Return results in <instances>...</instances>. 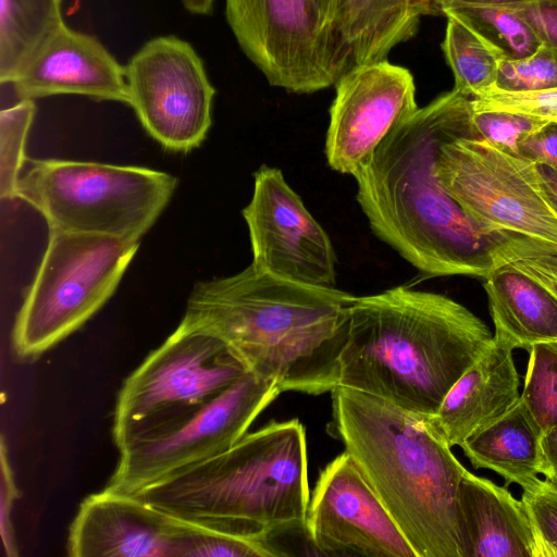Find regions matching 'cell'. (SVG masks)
<instances>
[{"label": "cell", "instance_id": "39", "mask_svg": "<svg viewBox=\"0 0 557 557\" xmlns=\"http://www.w3.org/2000/svg\"><path fill=\"white\" fill-rule=\"evenodd\" d=\"M186 11L196 15H210L214 0H182Z\"/></svg>", "mask_w": 557, "mask_h": 557}, {"label": "cell", "instance_id": "1", "mask_svg": "<svg viewBox=\"0 0 557 557\" xmlns=\"http://www.w3.org/2000/svg\"><path fill=\"white\" fill-rule=\"evenodd\" d=\"M472 113L471 97L442 94L395 127L352 174L372 232L429 276L485 278L506 264V234L476 225L437 174L443 145L480 136Z\"/></svg>", "mask_w": 557, "mask_h": 557}, {"label": "cell", "instance_id": "24", "mask_svg": "<svg viewBox=\"0 0 557 557\" xmlns=\"http://www.w3.org/2000/svg\"><path fill=\"white\" fill-rule=\"evenodd\" d=\"M63 23L62 0H0V83L10 84Z\"/></svg>", "mask_w": 557, "mask_h": 557}, {"label": "cell", "instance_id": "6", "mask_svg": "<svg viewBox=\"0 0 557 557\" xmlns=\"http://www.w3.org/2000/svg\"><path fill=\"white\" fill-rule=\"evenodd\" d=\"M26 161L17 198L35 208L54 231L140 240L177 186L175 176L141 166Z\"/></svg>", "mask_w": 557, "mask_h": 557}, {"label": "cell", "instance_id": "12", "mask_svg": "<svg viewBox=\"0 0 557 557\" xmlns=\"http://www.w3.org/2000/svg\"><path fill=\"white\" fill-rule=\"evenodd\" d=\"M128 102L165 149L187 152L206 138L215 89L194 47L176 36L145 42L125 65Z\"/></svg>", "mask_w": 557, "mask_h": 557}, {"label": "cell", "instance_id": "31", "mask_svg": "<svg viewBox=\"0 0 557 557\" xmlns=\"http://www.w3.org/2000/svg\"><path fill=\"white\" fill-rule=\"evenodd\" d=\"M521 500L532 522L539 557H557V485L540 479L522 490Z\"/></svg>", "mask_w": 557, "mask_h": 557}, {"label": "cell", "instance_id": "17", "mask_svg": "<svg viewBox=\"0 0 557 557\" xmlns=\"http://www.w3.org/2000/svg\"><path fill=\"white\" fill-rule=\"evenodd\" d=\"M71 557H174L175 518L134 494L86 496L67 536Z\"/></svg>", "mask_w": 557, "mask_h": 557}, {"label": "cell", "instance_id": "16", "mask_svg": "<svg viewBox=\"0 0 557 557\" xmlns=\"http://www.w3.org/2000/svg\"><path fill=\"white\" fill-rule=\"evenodd\" d=\"M18 99L81 95L128 102L125 66L94 36L58 27L10 83Z\"/></svg>", "mask_w": 557, "mask_h": 557}, {"label": "cell", "instance_id": "30", "mask_svg": "<svg viewBox=\"0 0 557 557\" xmlns=\"http://www.w3.org/2000/svg\"><path fill=\"white\" fill-rule=\"evenodd\" d=\"M472 121L482 138L512 156H520L521 144L550 123L548 120L500 110L473 112Z\"/></svg>", "mask_w": 557, "mask_h": 557}, {"label": "cell", "instance_id": "8", "mask_svg": "<svg viewBox=\"0 0 557 557\" xmlns=\"http://www.w3.org/2000/svg\"><path fill=\"white\" fill-rule=\"evenodd\" d=\"M246 372L221 338L181 322L125 379L113 416L116 447L182 422Z\"/></svg>", "mask_w": 557, "mask_h": 557}, {"label": "cell", "instance_id": "15", "mask_svg": "<svg viewBox=\"0 0 557 557\" xmlns=\"http://www.w3.org/2000/svg\"><path fill=\"white\" fill-rule=\"evenodd\" d=\"M334 87L325 156L334 171L352 175L419 109L414 78L383 60L352 67Z\"/></svg>", "mask_w": 557, "mask_h": 557}, {"label": "cell", "instance_id": "40", "mask_svg": "<svg viewBox=\"0 0 557 557\" xmlns=\"http://www.w3.org/2000/svg\"><path fill=\"white\" fill-rule=\"evenodd\" d=\"M318 2L320 4L322 12L324 13V16L326 18V23L329 26V16H330L331 7H332V0H318Z\"/></svg>", "mask_w": 557, "mask_h": 557}, {"label": "cell", "instance_id": "4", "mask_svg": "<svg viewBox=\"0 0 557 557\" xmlns=\"http://www.w3.org/2000/svg\"><path fill=\"white\" fill-rule=\"evenodd\" d=\"M327 432L341 441L417 557H467L458 491L466 468L429 417L337 385Z\"/></svg>", "mask_w": 557, "mask_h": 557}, {"label": "cell", "instance_id": "37", "mask_svg": "<svg viewBox=\"0 0 557 557\" xmlns=\"http://www.w3.org/2000/svg\"><path fill=\"white\" fill-rule=\"evenodd\" d=\"M542 466L544 479L557 476V428L543 432L541 440Z\"/></svg>", "mask_w": 557, "mask_h": 557}, {"label": "cell", "instance_id": "7", "mask_svg": "<svg viewBox=\"0 0 557 557\" xmlns=\"http://www.w3.org/2000/svg\"><path fill=\"white\" fill-rule=\"evenodd\" d=\"M138 247L134 239L49 230L13 326L16 354L36 357L83 326L114 294Z\"/></svg>", "mask_w": 557, "mask_h": 557}, {"label": "cell", "instance_id": "19", "mask_svg": "<svg viewBox=\"0 0 557 557\" xmlns=\"http://www.w3.org/2000/svg\"><path fill=\"white\" fill-rule=\"evenodd\" d=\"M428 15H440L436 0H332L329 28L350 71L386 60Z\"/></svg>", "mask_w": 557, "mask_h": 557}, {"label": "cell", "instance_id": "14", "mask_svg": "<svg viewBox=\"0 0 557 557\" xmlns=\"http://www.w3.org/2000/svg\"><path fill=\"white\" fill-rule=\"evenodd\" d=\"M305 531L324 556L417 557L345 450L320 471Z\"/></svg>", "mask_w": 557, "mask_h": 557}, {"label": "cell", "instance_id": "32", "mask_svg": "<svg viewBox=\"0 0 557 557\" xmlns=\"http://www.w3.org/2000/svg\"><path fill=\"white\" fill-rule=\"evenodd\" d=\"M473 112L500 110L554 122L557 117V88L531 91H505L492 88L471 98Z\"/></svg>", "mask_w": 557, "mask_h": 557}, {"label": "cell", "instance_id": "41", "mask_svg": "<svg viewBox=\"0 0 557 557\" xmlns=\"http://www.w3.org/2000/svg\"><path fill=\"white\" fill-rule=\"evenodd\" d=\"M549 481H552L553 483H555L557 485V476Z\"/></svg>", "mask_w": 557, "mask_h": 557}, {"label": "cell", "instance_id": "3", "mask_svg": "<svg viewBox=\"0 0 557 557\" xmlns=\"http://www.w3.org/2000/svg\"><path fill=\"white\" fill-rule=\"evenodd\" d=\"M493 336L472 311L442 294L397 286L355 297L338 385L430 417Z\"/></svg>", "mask_w": 557, "mask_h": 557}, {"label": "cell", "instance_id": "22", "mask_svg": "<svg viewBox=\"0 0 557 557\" xmlns=\"http://www.w3.org/2000/svg\"><path fill=\"white\" fill-rule=\"evenodd\" d=\"M540 429L519 400L504 414L475 431L459 446L475 469H488L522 490L540 479L542 466Z\"/></svg>", "mask_w": 557, "mask_h": 557}, {"label": "cell", "instance_id": "18", "mask_svg": "<svg viewBox=\"0 0 557 557\" xmlns=\"http://www.w3.org/2000/svg\"><path fill=\"white\" fill-rule=\"evenodd\" d=\"M515 347L494 335L488 348L471 364L429 417L434 429L453 448L493 422L520 398Z\"/></svg>", "mask_w": 557, "mask_h": 557}, {"label": "cell", "instance_id": "13", "mask_svg": "<svg viewBox=\"0 0 557 557\" xmlns=\"http://www.w3.org/2000/svg\"><path fill=\"white\" fill-rule=\"evenodd\" d=\"M253 178L252 197L243 209L251 263L286 281L334 287L336 256L331 239L282 171L262 165Z\"/></svg>", "mask_w": 557, "mask_h": 557}, {"label": "cell", "instance_id": "42", "mask_svg": "<svg viewBox=\"0 0 557 557\" xmlns=\"http://www.w3.org/2000/svg\"><path fill=\"white\" fill-rule=\"evenodd\" d=\"M554 122H556V123H557V117L554 120Z\"/></svg>", "mask_w": 557, "mask_h": 557}, {"label": "cell", "instance_id": "36", "mask_svg": "<svg viewBox=\"0 0 557 557\" xmlns=\"http://www.w3.org/2000/svg\"><path fill=\"white\" fill-rule=\"evenodd\" d=\"M520 156L557 171V123L550 122L520 146Z\"/></svg>", "mask_w": 557, "mask_h": 557}, {"label": "cell", "instance_id": "10", "mask_svg": "<svg viewBox=\"0 0 557 557\" xmlns=\"http://www.w3.org/2000/svg\"><path fill=\"white\" fill-rule=\"evenodd\" d=\"M226 21L268 83L312 94L347 73L318 0H225Z\"/></svg>", "mask_w": 557, "mask_h": 557}, {"label": "cell", "instance_id": "26", "mask_svg": "<svg viewBox=\"0 0 557 557\" xmlns=\"http://www.w3.org/2000/svg\"><path fill=\"white\" fill-rule=\"evenodd\" d=\"M175 518L174 557L281 556L269 541L236 535Z\"/></svg>", "mask_w": 557, "mask_h": 557}, {"label": "cell", "instance_id": "38", "mask_svg": "<svg viewBox=\"0 0 557 557\" xmlns=\"http://www.w3.org/2000/svg\"><path fill=\"white\" fill-rule=\"evenodd\" d=\"M535 166L541 186L557 210V171L542 163H535Z\"/></svg>", "mask_w": 557, "mask_h": 557}, {"label": "cell", "instance_id": "27", "mask_svg": "<svg viewBox=\"0 0 557 557\" xmlns=\"http://www.w3.org/2000/svg\"><path fill=\"white\" fill-rule=\"evenodd\" d=\"M520 398L542 432L557 428V342L533 345Z\"/></svg>", "mask_w": 557, "mask_h": 557}, {"label": "cell", "instance_id": "5", "mask_svg": "<svg viewBox=\"0 0 557 557\" xmlns=\"http://www.w3.org/2000/svg\"><path fill=\"white\" fill-rule=\"evenodd\" d=\"M182 520L262 539L305 529L310 491L306 431L271 421L225 451L134 494Z\"/></svg>", "mask_w": 557, "mask_h": 557}, {"label": "cell", "instance_id": "23", "mask_svg": "<svg viewBox=\"0 0 557 557\" xmlns=\"http://www.w3.org/2000/svg\"><path fill=\"white\" fill-rule=\"evenodd\" d=\"M436 7L440 15L465 24L503 58H527L543 45L513 0H436Z\"/></svg>", "mask_w": 557, "mask_h": 557}, {"label": "cell", "instance_id": "2", "mask_svg": "<svg viewBox=\"0 0 557 557\" xmlns=\"http://www.w3.org/2000/svg\"><path fill=\"white\" fill-rule=\"evenodd\" d=\"M355 296L276 277L252 263L197 283L182 323L221 338L247 372L281 393L321 395L339 384Z\"/></svg>", "mask_w": 557, "mask_h": 557}, {"label": "cell", "instance_id": "33", "mask_svg": "<svg viewBox=\"0 0 557 557\" xmlns=\"http://www.w3.org/2000/svg\"><path fill=\"white\" fill-rule=\"evenodd\" d=\"M507 255L509 263L557 298V248L508 233Z\"/></svg>", "mask_w": 557, "mask_h": 557}, {"label": "cell", "instance_id": "25", "mask_svg": "<svg viewBox=\"0 0 557 557\" xmlns=\"http://www.w3.org/2000/svg\"><path fill=\"white\" fill-rule=\"evenodd\" d=\"M442 49L455 77L454 89L473 98L495 86L503 57L458 20L447 17Z\"/></svg>", "mask_w": 557, "mask_h": 557}, {"label": "cell", "instance_id": "28", "mask_svg": "<svg viewBox=\"0 0 557 557\" xmlns=\"http://www.w3.org/2000/svg\"><path fill=\"white\" fill-rule=\"evenodd\" d=\"M36 106L32 99H20L0 112V197L17 198V186L26 162L25 146Z\"/></svg>", "mask_w": 557, "mask_h": 557}, {"label": "cell", "instance_id": "35", "mask_svg": "<svg viewBox=\"0 0 557 557\" xmlns=\"http://www.w3.org/2000/svg\"><path fill=\"white\" fill-rule=\"evenodd\" d=\"M515 7L542 44L557 51V0H515Z\"/></svg>", "mask_w": 557, "mask_h": 557}, {"label": "cell", "instance_id": "11", "mask_svg": "<svg viewBox=\"0 0 557 557\" xmlns=\"http://www.w3.org/2000/svg\"><path fill=\"white\" fill-rule=\"evenodd\" d=\"M280 394L275 382L246 372L182 422L119 447L117 465L104 488L136 494L225 451Z\"/></svg>", "mask_w": 557, "mask_h": 557}, {"label": "cell", "instance_id": "21", "mask_svg": "<svg viewBox=\"0 0 557 557\" xmlns=\"http://www.w3.org/2000/svg\"><path fill=\"white\" fill-rule=\"evenodd\" d=\"M494 335L515 349L557 342V298L511 263L495 269L483 284Z\"/></svg>", "mask_w": 557, "mask_h": 557}, {"label": "cell", "instance_id": "29", "mask_svg": "<svg viewBox=\"0 0 557 557\" xmlns=\"http://www.w3.org/2000/svg\"><path fill=\"white\" fill-rule=\"evenodd\" d=\"M493 88L505 91L557 88V51L542 45L533 54L527 58H503Z\"/></svg>", "mask_w": 557, "mask_h": 557}, {"label": "cell", "instance_id": "20", "mask_svg": "<svg viewBox=\"0 0 557 557\" xmlns=\"http://www.w3.org/2000/svg\"><path fill=\"white\" fill-rule=\"evenodd\" d=\"M458 506L467 557H539L528 510L506 486L466 469Z\"/></svg>", "mask_w": 557, "mask_h": 557}, {"label": "cell", "instance_id": "9", "mask_svg": "<svg viewBox=\"0 0 557 557\" xmlns=\"http://www.w3.org/2000/svg\"><path fill=\"white\" fill-rule=\"evenodd\" d=\"M437 174L465 213L490 234L513 233L557 248V210L543 190L535 162L481 136L443 145Z\"/></svg>", "mask_w": 557, "mask_h": 557}, {"label": "cell", "instance_id": "34", "mask_svg": "<svg viewBox=\"0 0 557 557\" xmlns=\"http://www.w3.org/2000/svg\"><path fill=\"white\" fill-rule=\"evenodd\" d=\"M0 465H1V484H0V531L2 546L8 557H16L18 548L15 539V532L12 520V512L15 500L18 498V488L9 460L8 448L4 436L0 443Z\"/></svg>", "mask_w": 557, "mask_h": 557}]
</instances>
